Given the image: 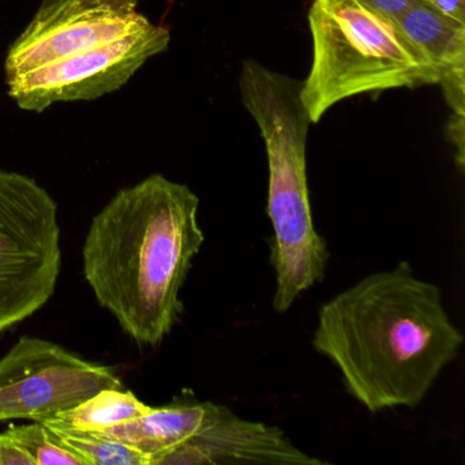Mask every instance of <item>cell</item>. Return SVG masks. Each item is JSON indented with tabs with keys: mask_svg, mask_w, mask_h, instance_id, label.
Returning a JSON list of instances; mask_svg holds the SVG:
<instances>
[{
	"mask_svg": "<svg viewBox=\"0 0 465 465\" xmlns=\"http://www.w3.org/2000/svg\"><path fill=\"white\" fill-rule=\"evenodd\" d=\"M438 85L442 86L443 97L451 113L465 116V67L446 73Z\"/></svg>",
	"mask_w": 465,
	"mask_h": 465,
	"instance_id": "obj_15",
	"label": "cell"
},
{
	"mask_svg": "<svg viewBox=\"0 0 465 465\" xmlns=\"http://www.w3.org/2000/svg\"><path fill=\"white\" fill-rule=\"evenodd\" d=\"M209 402L194 394H182L170 404L152 408L148 412L126 423L99 430L100 434L124 442L148 457L153 465L159 457L194 437L208 413Z\"/></svg>",
	"mask_w": 465,
	"mask_h": 465,
	"instance_id": "obj_10",
	"label": "cell"
},
{
	"mask_svg": "<svg viewBox=\"0 0 465 465\" xmlns=\"http://www.w3.org/2000/svg\"><path fill=\"white\" fill-rule=\"evenodd\" d=\"M445 17L465 24V0H424Z\"/></svg>",
	"mask_w": 465,
	"mask_h": 465,
	"instance_id": "obj_19",
	"label": "cell"
},
{
	"mask_svg": "<svg viewBox=\"0 0 465 465\" xmlns=\"http://www.w3.org/2000/svg\"><path fill=\"white\" fill-rule=\"evenodd\" d=\"M170 42V29L149 20L83 55L6 80L7 94L21 110L37 114L58 103L92 102L124 88L149 59L165 53Z\"/></svg>",
	"mask_w": 465,
	"mask_h": 465,
	"instance_id": "obj_7",
	"label": "cell"
},
{
	"mask_svg": "<svg viewBox=\"0 0 465 465\" xmlns=\"http://www.w3.org/2000/svg\"><path fill=\"white\" fill-rule=\"evenodd\" d=\"M464 119L465 116L453 115L449 119L446 133H448V141L453 145L456 151V163L459 170L464 171L465 164V148H464Z\"/></svg>",
	"mask_w": 465,
	"mask_h": 465,
	"instance_id": "obj_18",
	"label": "cell"
},
{
	"mask_svg": "<svg viewBox=\"0 0 465 465\" xmlns=\"http://www.w3.org/2000/svg\"><path fill=\"white\" fill-rule=\"evenodd\" d=\"M110 388H124L113 367L50 340L23 336L0 358V421L42 420Z\"/></svg>",
	"mask_w": 465,
	"mask_h": 465,
	"instance_id": "obj_6",
	"label": "cell"
},
{
	"mask_svg": "<svg viewBox=\"0 0 465 465\" xmlns=\"http://www.w3.org/2000/svg\"><path fill=\"white\" fill-rule=\"evenodd\" d=\"M37 421L45 423L86 465H149L148 457L100 432L75 429L55 418H45Z\"/></svg>",
	"mask_w": 465,
	"mask_h": 465,
	"instance_id": "obj_13",
	"label": "cell"
},
{
	"mask_svg": "<svg viewBox=\"0 0 465 465\" xmlns=\"http://www.w3.org/2000/svg\"><path fill=\"white\" fill-rule=\"evenodd\" d=\"M198 209L187 184L153 173L119 190L92 219L84 276L138 345L156 347L181 321L182 288L205 242Z\"/></svg>",
	"mask_w": 465,
	"mask_h": 465,
	"instance_id": "obj_2",
	"label": "cell"
},
{
	"mask_svg": "<svg viewBox=\"0 0 465 465\" xmlns=\"http://www.w3.org/2000/svg\"><path fill=\"white\" fill-rule=\"evenodd\" d=\"M140 0H43L25 31L10 45L6 80L83 55L148 23Z\"/></svg>",
	"mask_w": 465,
	"mask_h": 465,
	"instance_id": "obj_8",
	"label": "cell"
},
{
	"mask_svg": "<svg viewBox=\"0 0 465 465\" xmlns=\"http://www.w3.org/2000/svg\"><path fill=\"white\" fill-rule=\"evenodd\" d=\"M309 28L312 62L301 97L312 124L359 94L435 84L431 70L393 20L355 0H314Z\"/></svg>",
	"mask_w": 465,
	"mask_h": 465,
	"instance_id": "obj_4",
	"label": "cell"
},
{
	"mask_svg": "<svg viewBox=\"0 0 465 465\" xmlns=\"http://www.w3.org/2000/svg\"><path fill=\"white\" fill-rule=\"evenodd\" d=\"M151 410L132 391L103 389L72 410L50 418L64 421L75 429L99 431L105 427L126 423Z\"/></svg>",
	"mask_w": 465,
	"mask_h": 465,
	"instance_id": "obj_12",
	"label": "cell"
},
{
	"mask_svg": "<svg viewBox=\"0 0 465 465\" xmlns=\"http://www.w3.org/2000/svg\"><path fill=\"white\" fill-rule=\"evenodd\" d=\"M0 465H36L31 454L9 434H0Z\"/></svg>",
	"mask_w": 465,
	"mask_h": 465,
	"instance_id": "obj_16",
	"label": "cell"
},
{
	"mask_svg": "<svg viewBox=\"0 0 465 465\" xmlns=\"http://www.w3.org/2000/svg\"><path fill=\"white\" fill-rule=\"evenodd\" d=\"M464 342L442 291L408 262L359 280L318 309L312 347L371 413L418 408Z\"/></svg>",
	"mask_w": 465,
	"mask_h": 465,
	"instance_id": "obj_1",
	"label": "cell"
},
{
	"mask_svg": "<svg viewBox=\"0 0 465 465\" xmlns=\"http://www.w3.org/2000/svg\"><path fill=\"white\" fill-rule=\"evenodd\" d=\"M12 426L7 432L31 454L36 465H86L42 421Z\"/></svg>",
	"mask_w": 465,
	"mask_h": 465,
	"instance_id": "obj_14",
	"label": "cell"
},
{
	"mask_svg": "<svg viewBox=\"0 0 465 465\" xmlns=\"http://www.w3.org/2000/svg\"><path fill=\"white\" fill-rule=\"evenodd\" d=\"M284 464L322 465L293 445L279 427L239 418L230 408L209 402L200 431L153 465Z\"/></svg>",
	"mask_w": 465,
	"mask_h": 465,
	"instance_id": "obj_9",
	"label": "cell"
},
{
	"mask_svg": "<svg viewBox=\"0 0 465 465\" xmlns=\"http://www.w3.org/2000/svg\"><path fill=\"white\" fill-rule=\"evenodd\" d=\"M61 269L58 203L31 176L0 170V331L50 302Z\"/></svg>",
	"mask_w": 465,
	"mask_h": 465,
	"instance_id": "obj_5",
	"label": "cell"
},
{
	"mask_svg": "<svg viewBox=\"0 0 465 465\" xmlns=\"http://www.w3.org/2000/svg\"><path fill=\"white\" fill-rule=\"evenodd\" d=\"M355 2L381 17L393 20L419 0H355Z\"/></svg>",
	"mask_w": 465,
	"mask_h": 465,
	"instance_id": "obj_17",
	"label": "cell"
},
{
	"mask_svg": "<svg viewBox=\"0 0 465 465\" xmlns=\"http://www.w3.org/2000/svg\"><path fill=\"white\" fill-rule=\"evenodd\" d=\"M393 23L426 62L435 84L446 73L465 67V24L445 17L424 0L408 7Z\"/></svg>",
	"mask_w": 465,
	"mask_h": 465,
	"instance_id": "obj_11",
	"label": "cell"
},
{
	"mask_svg": "<svg viewBox=\"0 0 465 465\" xmlns=\"http://www.w3.org/2000/svg\"><path fill=\"white\" fill-rule=\"evenodd\" d=\"M301 85L252 59L244 62L239 75L242 102L260 129L268 157L266 214L273 228L269 261L276 273L273 309L280 314L323 282L329 261L310 203L306 148L312 124Z\"/></svg>",
	"mask_w": 465,
	"mask_h": 465,
	"instance_id": "obj_3",
	"label": "cell"
}]
</instances>
